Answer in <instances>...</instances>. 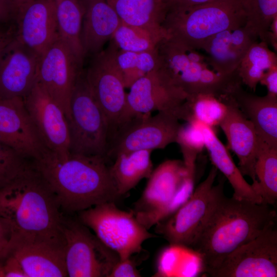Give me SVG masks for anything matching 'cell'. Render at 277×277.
Returning a JSON list of instances; mask_svg holds the SVG:
<instances>
[{"label": "cell", "mask_w": 277, "mask_h": 277, "mask_svg": "<svg viewBox=\"0 0 277 277\" xmlns=\"http://www.w3.org/2000/svg\"><path fill=\"white\" fill-rule=\"evenodd\" d=\"M225 177L215 186L212 203L190 248L197 255L203 271L209 274L241 246L275 225L276 212L270 205L224 193Z\"/></svg>", "instance_id": "obj_1"}, {"label": "cell", "mask_w": 277, "mask_h": 277, "mask_svg": "<svg viewBox=\"0 0 277 277\" xmlns=\"http://www.w3.org/2000/svg\"><path fill=\"white\" fill-rule=\"evenodd\" d=\"M107 161L102 156L72 153L60 157L46 149L32 162L61 209L71 213L121 197Z\"/></svg>", "instance_id": "obj_2"}, {"label": "cell", "mask_w": 277, "mask_h": 277, "mask_svg": "<svg viewBox=\"0 0 277 277\" xmlns=\"http://www.w3.org/2000/svg\"><path fill=\"white\" fill-rule=\"evenodd\" d=\"M61 211L33 162L0 189V216L11 224L16 243L42 242L64 248Z\"/></svg>", "instance_id": "obj_3"}, {"label": "cell", "mask_w": 277, "mask_h": 277, "mask_svg": "<svg viewBox=\"0 0 277 277\" xmlns=\"http://www.w3.org/2000/svg\"><path fill=\"white\" fill-rule=\"evenodd\" d=\"M156 51L157 69L188 96L199 93L227 95L242 84L238 71L220 74L211 68L206 55L169 37L159 43Z\"/></svg>", "instance_id": "obj_4"}, {"label": "cell", "mask_w": 277, "mask_h": 277, "mask_svg": "<svg viewBox=\"0 0 277 277\" xmlns=\"http://www.w3.org/2000/svg\"><path fill=\"white\" fill-rule=\"evenodd\" d=\"M245 24L240 0H219L166 10L162 26L169 37L192 49H202L215 34Z\"/></svg>", "instance_id": "obj_5"}, {"label": "cell", "mask_w": 277, "mask_h": 277, "mask_svg": "<svg viewBox=\"0 0 277 277\" xmlns=\"http://www.w3.org/2000/svg\"><path fill=\"white\" fill-rule=\"evenodd\" d=\"M194 174L183 161L169 160L160 164L131 210L137 221L149 230L173 213L193 192Z\"/></svg>", "instance_id": "obj_6"}, {"label": "cell", "mask_w": 277, "mask_h": 277, "mask_svg": "<svg viewBox=\"0 0 277 277\" xmlns=\"http://www.w3.org/2000/svg\"><path fill=\"white\" fill-rule=\"evenodd\" d=\"M67 122L70 153L106 158L109 123L89 90L83 68L71 94Z\"/></svg>", "instance_id": "obj_7"}, {"label": "cell", "mask_w": 277, "mask_h": 277, "mask_svg": "<svg viewBox=\"0 0 277 277\" xmlns=\"http://www.w3.org/2000/svg\"><path fill=\"white\" fill-rule=\"evenodd\" d=\"M77 213L78 221L92 229L120 260L140 253L146 240L157 236L149 232L131 211L120 209L114 202L101 203Z\"/></svg>", "instance_id": "obj_8"}, {"label": "cell", "mask_w": 277, "mask_h": 277, "mask_svg": "<svg viewBox=\"0 0 277 277\" xmlns=\"http://www.w3.org/2000/svg\"><path fill=\"white\" fill-rule=\"evenodd\" d=\"M61 227L68 276L109 277L118 255L79 221L63 215Z\"/></svg>", "instance_id": "obj_9"}, {"label": "cell", "mask_w": 277, "mask_h": 277, "mask_svg": "<svg viewBox=\"0 0 277 277\" xmlns=\"http://www.w3.org/2000/svg\"><path fill=\"white\" fill-rule=\"evenodd\" d=\"M172 113L159 111L137 115L118 126L109 142L106 158L114 159L119 154L137 150L164 149L176 143L181 127Z\"/></svg>", "instance_id": "obj_10"}, {"label": "cell", "mask_w": 277, "mask_h": 277, "mask_svg": "<svg viewBox=\"0 0 277 277\" xmlns=\"http://www.w3.org/2000/svg\"><path fill=\"white\" fill-rule=\"evenodd\" d=\"M116 48L111 44L91 56L85 77L94 100L105 114L111 134L121 123L126 103L125 84L116 65Z\"/></svg>", "instance_id": "obj_11"}, {"label": "cell", "mask_w": 277, "mask_h": 277, "mask_svg": "<svg viewBox=\"0 0 277 277\" xmlns=\"http://www.w3.org/2000/svg\"><path fill=\"white\" fill-rule=\"evenodd\" d=\"M129 88L125 110L120 125L137 115L155 111L169 112L179 120H186L185 102L188 95L159 69L148 72Z\"/></svg>", "instance_id": "obj_12"}, {"label": "cell", "mask_w": 277, "mask_h": 277, "mask_svg": "<svg viewBox=\"0 0 277 277\" xmlns=\"http://www.w3.org/2000/svg\"><path fill=\"white\" fill-rule=\"evenodd\" d=\"M217 174L215 167L193 191L188 199L173 213L155 225L156 233L172 246L190 248L212 203Z\"/></svg>", "instance_id": "obj_13"}, {"label": "cell", "mask_w": 277, "mask_h": 277, "mask_svg": "<svg viewBox=\"0 0 277 277\" xmlns=\"http://www.w3.org/2000/svg\"><path fill=\"white\" fill-rule=\"evenodd\" d=\"M208 275L213 277L277 276L275 225L235 249Z\"/></svg>", "instance_id": "obj_14"}, {"label": "cell", "mask_w": 277, "mask_h": 277, "mask_svg": "<svg viewBox=\"0 0 277 277\" xmlns=\"http://www.w3.org/2000/svg\"><path fill=\"white\" fill-rule=\"evenodd\" d=\"M83 65L59 37L41 56L39 83L70 117V100Z\"/></svg>", "instance_id": "obj_15"}, {"label": "cell", "mask_w": 277, "mask_h": 277, "mask_svg": "<svg viewBox=\"0 0 277 277\" xmlns=\"http://www.w3.org/2000/svg\"><path fill=\"white\" fill-rule=\"evenodd\" d=\"M23 99L46 148L60 157L68 155L69 133L67 119L60 105L38 82Z\"/></svg>", "instance_id": "obj_16"}, {"label": "cell", "mask_w": 277, "mask_h": 277, "mask_svg": "<svg viewBox=\"0 0 277 277\" xmlns=\"http://www.w3.org/2000/svg\"><path fill=\"white\" fill-rule=\"evenodd\" d=\"M0 143L31 161L39 158L47 149L23 97L0 98Z\"/></svg>", "instance_id": "obj_17"}, {"label": "cell", "mask_w": 277, "mask_h": 277, "mask_svg": "<svg viewBox=\"0 0 277 277\" xmlns=\"http://www.w3.org/2000/svg\"><path fill=\"white\" fill-rule=\"evenodd\" d=\"M41 56L16 38L0 57V98L24 97L38 82Z\"/></svg>", "instance_id": "obj_18"}, {"label": "cell", "mask_w": 277, "mask_h": 277, "mask_svg": "<svg viewBox=\"0 0 277 277\" xmlns=\"http://www.w3.org/2000/svg\"><path fill=\"white\" fill-rule=\"evenodd\" d=\"M16 38L42 56L60 37L55 0H31L18 8Z\"/></svg>", "instance_id": "obj_19"}, {"label": "cell", "mask_w": 277, "mask_h": 277, "mask_svg": "<svg viewBox=\"0 0 277 277\" xmlns=\"http://www.w3.org/2000/svg\"><path fill=\"white\" fill-rule=\"evenodd\" d=\"M226 114L219 126L224 132L229 148L239 160V168L243 175L257 184L254 166L259 146V137L252 123L235 104L231 94L225 97Z\"/></svg>", "instance_id": "obj_20"}, {"label": "cell", "mask_w": 277, "mask_h": 277, "mask_svg": "<svg viewBox=\"0 0 277 277\" xmlns=\"http://www.w3.org/2000/svg\"><path fill=\"white\" fill-rule=\"evenodd\" d=\"M258 38L245 25L220 32L206 43L202 49L211 68L222 74L237 71L251 45Z\"/></svg>", "instance_id": "obj_21"}, {"label": "cell", "mask_w": 277, "mask_h": 277, "mask_svg": "<svg viewBox=\"0 0 277 277\" xmlns=\"http://www.w3.org/2000/svg\"><path fill=\"white\" fill-rule=\"evenodd\" d=\"M84 8L81 42L85 54L103 50L121 20L106 0H81Z\"/></svg>", "instance_id": "obj_22"}, {"label": "cell", "mask_w": 277, "mask_h": 277, "mask_svg": "<svg viewBox=\"0 0 277 277\" xmlns=\"http://www.w3.org/2000/svg\"><path fill=\"white\" fill-rule=\"evenodd\" d=\"M10 253L27 277L68 276L63 248L42 242H16Z\"/></svg>", "instance_id": "obj_23"}, {"label": "cell", "mask_w": 277, "mask_h": 277, "mask_svg": "<svg viewBox=\"0 0 277 277\" xmlns=\"http://www.w3.org/2000/svg\"><path fill=\"white\" fill-rule=\"evenodd\" d=\"M231 95L236 106L252 123L259 138L277 147V97L260 96L245 90L241 85Z\"/></svg>", "instance_id": "obj_24"}, {"label": "cell", "mask_w": 277, "mask_h": 277, "mask_svg": "<svg viewBox=\"0 0 277 277\" xmlns=\"http://www.w3.org/2000/svg\"><path fill=\"white\" fill-rule=\"evenodd\" d=\"M205 138V148L210 159L231 184L233 197L247 200L258 204L263 203L261 196L254 190L251 185L244 179L238 167L235 164L227 148L217 136L213 128L203 124Z\"/></svg>", "instance_id": "obj_25"}, {"label": "cell", "mask_w": 277, "mask_h": 277, "mask_svg": "<svg viewBox=\"0 0 277 277\" xmlns=\"http://www.w3.org/2000/svg\"><path fill=\"white\" fill-rule=\"evenodd\" d=\"M122 22L150 31L166 33L162 26L166 13L164 3L158 0H106Z\"/></svg>", "instance_id": "obj_26"}, {"label": "cell", "mask_w": 277, "mask_h": 277, "mask_svg": "<svg viewBox=\"0 0 277 277\" xmlns=\"http://www.w3.org/2000/svg\"><path fill=\"white\" fill-rule=\"evenodd\" d=\"M152 151L137 150L118 154L110 166V173L121 196L135 187L153 171Z\"/></svg>", "instance_id": "obj_27"}, {"label": "cell", "mask_w": 277, "mask_h": 277, "mask_svg": "<svg viewBox=\"0 0 277 277\" xmlns=\"http://www.w3.org/2000/svg\"><path fill=\"white\" fill-rule=\"evenodd\" d=\"M59 36L78 61L83 65L86 57L81 32L84 8L81 0H55Z\"/></svg>", "instance_id": "obj_28"}, {"label": "cell", "mask_w": 277, "mask_h": 277, "mask_svg": "<svg viewBox=\"0 0 277 277\" xmlns=\"http://www.w3.org/2000/svg\"><path fill=\"white\" fill-rule=\"evenodd\" d=\"M254 170L258 182L254 190L263 203L274 205L277 199V147L259 138Z\"/></svg>", "instance_id": "obj_29"}, {"label": "cell", "mask_w": 277, "mask_h": 277, "mask_svg": "<svg viewBox=\"0 0 277 277\" xmlns=\"http://www.w3.org/2000/svg\"><path fill=\"white\" fill-rule=\"evenodd\" d=\"M277 65V56L264 41H255L241 62L237 71L242 83L253 91L264 73Z\"/></svg>", "instance_id": "obj_30"}, {"label": "cell", "mask_w": 277, "mask_h": 277, "mask_svg": "<svg viewBox=\"0 0 277 277\" xmlns=\"http://www.w3.org/2000/svg\"><path fill=\"white\" fill-rule=\"evenodd\" d=\"M166 33L154 32L121 21L110 41L117 50L133 52L156 50L159 43L167 37Z\"/></svg>", "instance_id": "obj_31"}, {"label": "cell", "mask_w": 277, "mask_h": 277, "mask_svg": "<svg viewBox=\"0 0 277 277\" xmlns=\"http://www.w3.org/2000/svg\"><path fill=\"white\" fill-rule=\"evenodd\" d=\"M227 95L199 93L188 96L185 101L188 112L186 122L194 121L212 128L220 126L227 111Z\"/></svg>", "instance_id": "obj_32"}, {"label": "cell", "mask_w": 277, "mask_h": 277, "mask_svg": "<svg viewBox=\"0 0 277 277\" xmlns=\"http://www.w3.org/2000/svg\"><path fill=\"white\" fill-rule=\"evenodd\" d=\"M115 61L125 88L159 67L156 49L154 51L133 52L116 49Z\"/></svg>", "instance_id": "obj_33"}, {"label": "cell", "mask_w": 277, "mask_h": 277, "mask_svg": "<svg viewBox=\"0 0 277 277\" xmlns=\"http://www.w3.org/2000/svg\"><path fill=\"white\" fill-rule=\"evenodd\" d=\"M240 1L245 14V26L265 42L271 24L277 16V0Z\"/></svg>", "instance_id": "obj_34"}, {"label": "cell", "mask_w": 277, "mask_h": 277, "mask_svg": "<svg viewBox=\"0 0 277 277\" xmlns=\"http://www.w3.org/2000/svg\"><path fill=\"white\" fill-rule=\"evenodd\" d=\"M176 143L181 148L186 166L189 170L195 171L197 155L205 148L203 124L192 121L182 125Z\"/></svg>", "instance_id": "obj_35"}, {"label": "cell", "mask_w": 277, "mask_h": 277, "mask_svg": "<svg viewBox=\"0 0 277 277\" xmlns=\"http://www.w3.org/2000/svg\"><path fill=\"white\" fill-rule=\"evenodd\" d=\"M16 242V237L10 223L0 216V263L4 262L11 253Z\"/></svg>", "instance_id": "obj_36"}, {"label": "cell", "mask_w": 277, "mask_h": 277, "mask_svg": "<svg viewBox=\"0 0 277 277\" xmlns=\"http://www.w3.org/2000/svg\"><path fill=\"white\" fill-rule=\"evenodd\" d=\"M136 268L135 262L132 256L124 260H119L114 266L109 277H138L141 276Z\"/></svg>", "instance_id": "obj_37"}, {"label": "cell", "mask_w": 277, "mask_h": 277, "mask_svg": "<svg viewBox=\"0 0 277 277\" xmlns=\"http://www.w3.org/2000/svg\"><path fill=\"white\" fill-rule=\"evenodd\" d=\"M5 277H27L18 260L10 253L3 263Z\"/></svg>", "instance_id": "obj_38"}, {"label": "cell", "mask_w": 277, "mask_h": 277, "mask_svg": "<svg viewBox=\"0 0 277 277\" xmlns=\"http://www.w3.org/2000/svg\"><path fill=\"white\" fill-rule=\"evenodd\" d=\"M17 10L14 0H0V23H14Z\"/></svg>", "instance_id": "obj_39"}, {"label": "cell", "mask_w": 277, "mask_h": 277, "mask_svg": "<svg viewBox=\"0 0 277 277\" xmlns=\"http://www.w3.org/2000/svg\"><path fill=\"white\" fill-rule=\"evenodd\" d=\"M16 34L14 22L0 26V57L6 48L16 38Z\"/></svg>", "instance_id": "obj_40"}, {"label": "cell", "mask_w": 277, "mask_h": 277, "mask_svg": "<svg viewBox=\"0 0 277 277\" xmlns=\"http://www.w3.org/2000/svg\"><path fill=\"white\" fill-rule=\"evenodd\" d=\"M260 83L266 87L267 94L277 97V65L268 69Z\"/></svg>", "instance_id": "obj_41"}, {"label": "cell", "mask_w": 277, "mask_h": 277, "mask_svg": "<svg viewBox=\"0 0 277 277\" xmlns=\"http://www.w3.org/2000/svg\"><path fill=\"white\" fill-rule=\"evenodd\" d=\"M219 0H166V10L173 8H185Z\"/></svg>", "instance_id": "obj_42"}, {"label": "cell", "mask_w": 277, "mask_h": 277, "mask_svg": "<svg viewBox=\"0 0 277 277\" xmlns=\"http://www.w3.org/2000/svg\"><path fill=\"white\" fill-rule=\"evenodd\" d=\"M265 42L270 44L274 49L277 50V16L273 19L269 29L267 33Z\"/></svg>", "instance_id": "obj_43"}, {"label": "cell", "mask_w": 277, "mask_h": 277, "mask_svg": "<svg viewBox=\"0 0 277 277\" xmlns=\"http://www.w3.org/2000/svg\"><path fill=\"white\" fill-rule=\"evenodd\" d=\"M16 4L17 5L18 8L21 6V5L28 3V2L31 1V0H14Z\"/></svg>", "instance_id": "obj_44"}, {"label": "cell", "mask_w": 277, "mask_h": 277, "mask_svg": "<svg viewBox=\"0 0 277 277\" xmlns=\"http://www.w3.org/2000/svg\"><path fill=\"white\" fill-rule=\"evenodd\" d=\"M0 277H5L3 268V263H0Z\"/></svg>", "instance_id": "obj_45"}, {"label": "cell", "mask_w": 277, "mask_h": 277, "mask_svg": "<svg viewBox=\"0 0 277 277\" xmlns=\"http://www.w3.org/2000/svg\"><path fill=\"white\" fill-rule=\"evenodd\" d=\"M158 1L164 3L166 0H158Z\"/></svg>", "instance_id": "obj_46"}, {"label": "cell", "mask_w": 277, "mask_h": 277, "mask_svg": "<svg viewBox=\"0 0 277 277\" xmlns=\"http://www.w3.org/2000/svg\"><path fill=\"white\" fill-rule=\"evenodd\" d=\"M3 24H3V23H0V26L2 25H3Z\"/></svg>", "instance_id": "obj_47"}]
</instances>
